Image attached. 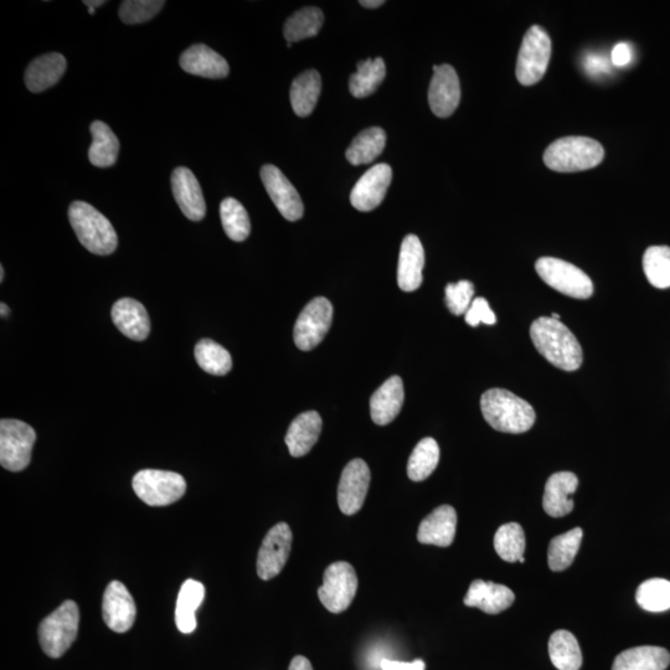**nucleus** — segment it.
<instances>
[{
    "instance_id": "obj_1",
    "label": "nucleus",
    "mask_w": 670,
    "mask_h": 670,
    "mask_svg": "<svg viewBox=\"0 0 670 670\" xmlns=\"http://www.w3.org/2000/svg\"><path fill=\"white\" fill-rule=\"evenodd\" d=\"M534 347L554 367L575 371L582 364L579 340L565 324L551 317H540L530 327Z\"/></svg>"
},
{
    "instance_id": "obj_2",
    "label": "nucleus",
    "mask_w": 670,
    "mask_h": 670,
    "mask_svg": "<svg viewBox=\"0 0 670 670\" xmlns=\"http://www.w3.org/2000/svg\"><path fill=\"white\" fill-rule=\"evenodd\" d=\"M484 420L505 434H524L535 424L536 415L529 402L504 389H491L481 398Z\"/></svg>"
},
{
    "instance_id": "obj_3",
    "label": "nucleus",
    "mask_w": 670,
    "mask_h": 670,
    "mask_svg": "<svg viewBox=\"0 0 670 670\" xmlns=\"http://www.w3.org/2000/svg\"><path fill=\"white\" fill-rule=\"evenodd\" d=\"M69 220L77 239L91 254L107 256L116 251L115 228L94 206L85 201H74L69 208Z\"/></svg>"
},
{
    "instance_id": "obj_4",
    "label": "nucleus",
    "mask_w": 670,
    "mask_h": 670,
    "mask_svg": "<svg viewBox=\"0 0 670 670\" xmlns=\"http://www.w3.org/2000/svg\"><path fill=\"white\" fill-rule=\"evenodd\" d=\"M605 151L595 139L565 137L551 143L544 153L546 167L559 173L582 172L599 166Z\"/></svg>"
},
{
    "instance_id": "obj_5",
    "label": "nucleus",
    "mask_w": 670,
    "mask_h": 670,
    "mask_svg": "<svg viewBox=\"0 0 670 670\" xmlns=\"http://www.w3.org/2000/svg\"><path fill=\"white\" fill-rule=\"evenodd\" d=\"M80 611L74 601H65L39 626L41 649L50 658L63 657L79 633Z\"/></svg>"
},
{
    "instance_id": "obj_6",
    "label": "nucleus",
    "mask_w": 670,
    "mask_h": 670,
    "mask_svg": "<svg viewBox=\"0 0 670 670\" xmlns=\"http://www.w3.org/2000/svg\"><path fill=\"white\" fill-rule=\"evenodd\" d=\"M137 497L151 507H167L178 502L187 492V482L179 473L161 469H143L133 477Z\"/></svg>"
},
{
    "instance_id": "obj_7",
    "label": "nucleus",
    "mask_w": 670,
    "mask_h": 670,
    "mask_svg": "<svg viewBox=\"0 0 670 670\" xmlns=\"http://www.w3.org/2000/svg\"><path fill=\"white\" fill-rule=\"evenodd\" d=\"M36 432L23 421H0V465L10 472H22L32 461Z\"/></svg>"
},
{
    "instance_id": "obj_8",
    "label": "nucleus",
    "mask_w": 670,
    "mask_h": 670,
    "mask_svg": "<svg viewBox=\"0 0 670 670\" xmlns=\"http://www.w3.org/2000/svg\"><path fill=\"white\" fill-rule=\"evenodd\" d=\"M535 270L541 280L565 296L587 300L594 295V283L579 267L554 257L536 261Z\"/></svg>"
},
{
    "instance_id": "obj_9",
    "label": "nucleus",
    "mask_w": 670,
    "mask_h": 670,
    "mask_svg": "<svg viewBox=\"0 0 670 670\" xmlns=\"http://www.w3.org/2000/svg\"><path fill=\"white\" fill-rule=\"evenodd\" d=\"M551 56V40L539 25H533L524 35L517 61V79L524 86L538 84L543 79Z\"/></svg>"
},
{
    "instance_id": "obj_10",
    "label": "nucleus",
    "mask_w": 670,
    "mask_h": 670,
    "mask_svg": "<svg viewBox=\"0 0 670 670\" xmlns=\"http://www.w3.org/2000/svg\"><path fill=\"white\" fill-rule=\"evenodd\" d=\"M358 590V576L352 565L338 561L324 571L318 597L329 612L340 613L352 605Z\"/></svg>"
},
{
    "instance_id": "obj_11",
    "label": "nucleus",
    "mask_w": 670,
    "mask_h": 670,
    "mask_svg": "<svg viewBox=\"0 0 670 670\" xmlns=\"http://www.w3.org/2000/svg\"><path fill=\"white\" fill-rule=\"evenodd\" d=\"M333 322L332 303L324 297L314 298L298 317L293 339L298 349L309 352L326 338Z\"/></svg>"
},
{
    "instance_id": "obj_12",
    "label": "nucleus",
    "mask_w": 670,
    "mask_h": 670,
    "mask_svg": "<svg viewBox=\"0 0 670 670\" xmlns=\"http://www.w3.org/2000/svg\"><path fill=\"white\" fill-rule=\"evenodd\" d=\"M293 535L286 523H278L270 529L257 556V575L262 580H271L280 575L290 558Z\"/></svg>"
},
{
    "instance_id": "obj_13",
    "label": "nucleus",
    "mask_w": 670,
    "mask_h": 670,
    "mask_svg": "<svg viewBox=\"0 0 670 670\" xmlns=\"http://www.w3.org/2000/svg\"><path fill=\"white\" fill-rule=\"evenodd\" d=\"M370 469L363 460H353L343 469L338 486V504L345 515L363 508L370 486Z\"/></svg>"
},
{
    "instance_id": "obj_14",
    "label": "nucleus",
    "mask_w": 670,
    "mask_h": 670,
    "mask_svg": "<svg viewBox=\"0 0 670 670\" xmlns=\"http://www.w3.org/2000/svg\"><path fill=\"white\" fill-rule=\"evenodd\" d=\"M261 179L283 218L288 221L300 220L304 213L302 199L286 175L272 164H267L261 169Z\"/></svg>"
},
{
    "instance_id": "obj_15",
    "label": "nucleus",
    "mask_w": 670,
    "mask_h": 670,
    "mask_svg": "<svg viewBox=\"0 0 670 670\" xmlns=\"http://www.w3.org/2000/svg\"><path fill=\"white\" fill-rule=\"evenodd\" d=\"M137 608L127 587L120 581H112L103 595L102 617L110 630L126 633L136 621Z\"/></svg>"
},
{
    "instance_id": "obj_16",
    "label": "nucleus",
    "mask_w": 670,
    "mask_h": 670,
    "mask_svg": "<svg viewBox=\"0 0 670 670\" xmlns=\"http://www.w3.org/2000/svg\"><path fill=\"white\" fill-rule=\"evenodd\" d=\"M391 180H393V169L389 164H376L370 168L354 185L350 194L354 208L364 213L378 208L386 197Z\"/></svg>"
},
{
    "instance_id": "obj_17",
    "label": "nucleus",
    "mask_w": 670,
    "mask_h": 670,
    "mask_svg": "<svg viewBox=\"0 0 670 670\" xmlns=\"http://www.w3.org/2000/svg\"><path fill=\"white\" fill-rule=\"evenodd\" d=\"M429 102L431 111L440 118H447L457 110L461 100L460 80L451 65L434 66Z\"/></svg>"
},
{
    "instance_id": "obj_18",
    "label": "nucleus",
    "mask_w": 670,
    "mask_h": 670,
    "mask_svg": "<svg viewBox=\"0 0 670 670\" xmlns=\"http://www.w3.org/2000/svg\"><path fill=\"white\" fill-rule=\"evenodd\" d=\"M172 190L180 210L189 220L200 221L205 218L203 190L192 170L185 167L175 169L172 174Z\"/></svg>"
},
{
    "instance_id": "obj_19",
    "label": "nucleus",
    "mask_w": 670,
    "mask_h": 670,
    "mask_svg": "<svg viewBox=\"0 0 670 670\" xmlns=\"http://www.w3.org/2000/svg\"><path fill=\"white\" fill-rule=\"evenodd\" d=\"M424 267V246L416 235H407L401 244L398 266V283L402 291L419 290L424 281Z\"/></svg>"
},
{
    "instance_id": "obj_20",
    "label": "nucleus",
    "mask_w": 670,
    "mask_h": 670,
    "mask_svg": "<svg viewBox=\"0 0 670 670\" xmlns=\"http://www.w3.org/2000/svg\"><path fill=\"white\" fill-rule=\"evenodd\" d=\"M457 513L451 505H441L422 520L417 533V540L421 544L441 546L447 548L453 543L456 536Z\"/></svg>"
},
{
    "instance_id": "obj_21",
    "label": "nucleus",
    "mask_w": 670,
    "mask_h": 670,
    "mask_svg": "<svg viewBox=\"0 0 670 670\" xmlns=\"http://www.w3.org/2000/svg\"><path fill=\"white\" fill-rule=\"evenodd\" d=\"M404 400V383H402L400 376H391L371 396V420L379 426L389 425L400 414Z\"/></svg>"
},
{
    "instance_id": "obj_22",
    "label": "nucleus",
    "mask_w": 670,
    "mask_h": 670,
    "mask_svg": "<svg viewBox=\"0 0 670 670\" xmlns=\"http://www.w3.org/2000/svg\"><path fill=\"white\" fill-rule=\"evenodd\" d=\"M112 321L118 331L127 338L142 342L151 332V321L147 309L133 298H122L112 307Z\"/></svg>"
},
{
    "instance_id": "obj_23",
    "label": "nucleus",
    "mask_w": 670,
    "mask_h": 670,
    "mask_svg": "<svg viewBox=\"0 0 670 670\" xmlns=\"http://www.w3.org/2000/svg\"><path fill=\"white\" fill-rule=\"evenodd\" d=\"M579 486V479L571 472L554 473L545 486L543 508L553 518L565 517L574 509L571 496Z\"/></svg>"
},
{
    "instance_id": "obj_24",
    "label": "nucleus",
    "mask_w": 670,
    "mask_h": 670,
    "mask_svg": "<svg viewBox=\"0 0 670 670\" xmlns=\"http://www.w3.org/2000/svg\"><path fill=\"white\" fill-rule=\"evenodd\" d=\"M515 595L509 587L494 582L474 580L465 597V605L477 607L488 615H498L513 605Z\"/></svg>"
},
{
    "instance_id": "obj_25",
    "label": "nucleus",
    "mask_w": 670,
    "mask_h": 670,
    "mask_svg": "<svg viewBox=\"0 0 670 670\" xmlns=\"http://www.w3.org/2000/svg\"><path fill=\"white\" fill-rule=\"evenodd\" d=\"M180 67L190 75L205 79H224L230 71L228 61L203 44L184 51L180 56Z\"/></svg>"
},
{
    "instance_id": "obj_26",
    "label": "nucleus",
    "mask_w": 670,
    "mask_h": 670,
    "mask_svg": "<svg viewBox=\"0 0 670 670\" xmlns=\"http://www.w3.org/2000/svg\"><path fill=\"white\" fill-rule=\"evenodd\" d=\"M322 427V417L317 411H307L298 415L286 435V445L291 456H306L321 436Z\"/></svg>"
},
{
    "instance_id": "obj_27",
    "label": "nucleus",
    "mask_w": 670,
    "mask_h": 670,
    "mask_svg": "<svg viewBox=\"0 0 670 670\" xmlns=\"http://www.w3.org/2000/svg\"><path fill=\"white\" fill-rule=\"evenodd\" d=\"M67 63L64 55L50 53L35 59L25 71V85L28 90L39 94L58 84L64 76Z\"/></svg>"
},
{
    "instance_id": "obj_28",
    "label": "nucleus",
    "mask_w": 670,
    "mask_h": 670,
    "mask_svg": "<svg viewBox=\"0 0 670 670\" xmlns=\"http://www.w3.org/2000/svg\"><path fill=\"white\" fill-rule=\"evenodd\" d=\"M670 663L667 649L641 646L618 654L612 670H666Z\"/></svg>"
},
{
    "instance_id": "obj_29",
    "label": "nucleus",
    "mask_w": 670,
    "mask_h": 670,
    "mask_svg": "<svg viewBox=\"0 0 670 670\" xmlns=\"http://www.w3.org/2000/svg\"><path fill=\"white\" fill-rule=\"evenodd\" d=\"M205 587L201 582L188 579L180 587L177 607H175V623L178 630L184 635L197 630V617L195 612L204 601Z\"/></svg>"
},
{
    "instance_id": "obj_30",
    "label": "nucleus",
    "mask_w": 670,
    "mask_h": 670,
    "mask_svg": "<svg viewBox=\"0 0 670 670\" xmlns=\"http://www.w3.org/2000/svg\"><path fill=\"white\" fill-rule=\"evenodd\" d=\"M321 90V75L316 70L304 71L292 82L291 103L297 116L307 117L311 115L317 106Z\"/></svg>"
},
{
    "instance_id": "obj_31",
    "label": "nucleus",
    "mask_w": 670,
    "mask_h": 670,
    "mask_svg": "<svg viewBox=\"0 0 670 670\" xmlns=\"http://www.w3.org/2000/svg\"><path fill=\"white\" fill-rule=\"evenodd\" d=\"M92 134L89 159L92 166L99 168L112 167L120 152V141L110 127L101 121H95L90 128Z\"/></svg>"
},
{
    "instance_id": "obj_32",
    "label": "nucleus",
    "mask_w": 670,
    "mask_h": 670,
    "mask_svg": "<svg viewBox=\"0 0 670 670\" xmlns=\"http://www.w3.org/2000/svg\"><path fill=\"white\" fill-rule=\"evenodd\" d=\"M386 133L383 128L373 127L358 134L347 149V159L353 166L373 163L383 153Z\"/></svg>"
},
{
    "instance_id": "obj_33",
    "label": "nucleus",
    "mask_w": 670,
    "mask_h": 670,
    "mask_svg": "<svg viewBox=\"0 0 670 670\" xmlns=\"http://www.w3.org/2000/svg\"><path fill=\"white\" fill-rule=\"evenodd\" d=\"M549 656L559 670H579L582 666L579 642L568 631H556L551 635Z\"/></svg>"
},
{
    "instance_id": "obj_34",
    "label": "nucleus",
    "mask_w": 670,
    "mask_h": 670,
    "mask_svg": "<svg viewBox=\"0 0 670 670\" xmlns=\"http://www.w3.org/2000/svg\"><path fill=\"white\" fill-rule=\"evenodd\" d=\"M386 76V66L381 58L369 59L358 64V71L350 77V94L357 99H364L373 95L383 84Z\"/></svg>"
},
{
    "instance_id": "obj_35",
    "label": "nucleus",
    "mask_w": 670,
    "mask_h": 670,
    "mask_svg": "<svg viewBox=\"0 0 670 670\" xmlns=\"http://www.w3.org/2000/svg\"><path fill=\"white\" fill-rule=\"evenodd\" d=\"M440 462V447L434 438L427 437L417 443L407 463V476L414 482L429 478Z\"/></svg>"
},
{
    "instance_id": "obj_36",
    "label": "nucleus",
    "mask_w": 670,
    "mask_h": 670,
    "mask_svg": "<svg viewBox=\"0 0 670 670\" xmlns=\"http://www.w3.org/2000/svg\"><path fill=\"white\" fill-rule=\"evenodd\" d=\"M323 23L324 15L321 9L303 8L287 19L283 33L288 43H297V41L316 36L322 29Z\"/></svg>"
},
{
    "instance_id": "obj_37",
    "label": "nucleus",
    "mask_w": 670,
    "mask_h": 670,
    "mask_svg": "<svg viewBox=\"0 0 670 670\" xmlns=\"http://www.w3.org/2000/svg\"><path fill=\"white\" fill-rule=\"evenodd\" d=\"M582 536V529L575 528L550 541L548 563L551 570L564 571L569 568L580 549Z\"/></svg>"
},
{
    "instance_id": "obj_38",
    "label": "nucleus",
    "mask_w": 670,
    "mask_h": 670,
    "mask_svg": "<svg viewBox=\"0 0 670 670\" xmlns=\"http://www.w3.org/2000/svg\"><path fill=\"white\" fill-rule=\"evenodd\" d=\"M195 359L199 367L211 375L223 376L233 368L228 350L211 339L200 340L195 347Z\"/></svg>"
},
{
    "instance_id": "obj_39",
    "label": "nucleus",
    "mask_w": 670,
    "mask_h": 670,
    "mask_svg": "<svg viewBox=\"0 0 670 670\" xmlns=\"http://www.w3.org/2000/svg\"><path fill=\"white\" fill-rule=\"evenodd\" d=\"M220 218L226 235L231 240L242 242L247 239L251 231L249 214L244 205L234 198H226L220 205Z\"/></svg>"
},
{
    "instance_id": "obj_40",
    "label": "nucleus",
    "mask_w": 670,
    "mask_h": 670,
    "mask_svg": "<svg viewBox=\"0 0 670 670\" xmlns=\"http://www.w3.org/2000/svg\"><path fill=\"white\" fill-rule=\"evenodd\" d=\"M525 543L524 530L518 523L504 524L494 535V549L507 563H518L524 558Z\"/></svg>"
},
{
    "instance_id": "obj_41",
    "label": "nucleus",
    "mask_w": 670,
    "mask_h": 670,
    "mask_svg": "<svg viewBox=\"0 0 670 670\" xmlns=\"http://www.w3.org/2000/svg\"><path fill=\"white\" fill-rule=\"evenodd\" d=\"M643 270L653 287L666 290L670 287V247L652 246L644 252Z\"/></svg>"
},
{
    "instance_id": "obj_42",
    "label": "nucleus",
    "mask_w": 670,
    "mask_h": 670,
    "mask_svg": "<svg viewBox=\"0 0 670 670\" xmlns=\"http://www.w3.org/2000/svg\"><path fill=\"white\" fill-rule=\"evenodd\" d=\"M636 600L638 605L648 612L670 610V581L651 579L638 587Z\"/></svg>"
},
{
    "instance_id": "obj_43",
    "label": "nucleus",
    "mask_w": 670,
    "mask_h": 670,
    "mask_svg": "<svg viewBox=\"0 0 670 670\" xmlns=\"http://www.w3.org/2000/svg\"><path fill=\"white\" fill-rule=\"evenodd\" d=\"M163 0H126L121 3L120 18L126 24H141L153 19L161 12Z\"/></svg>"
},
{
    "instance_id": "obj_44",
    "label": "nucleus",
    "mask_w": 670,
    "mask_h": 670,
    "mask_svg": "<svg viewBox=\"0 0 670 670\" xmlns=\"http://www.w3.org/2000/svg\"><path fill=\"white\" fill-rule=\"evenodd\" d=\"M446 306L448 311L455 316H462L466 314L468 308L471 307L474 296V286L472 282L460 281L457 283H450L446 287Z\"/></svg>"
},
{
    "instance_id": "obj_45",
    "label": "nucleus",
    "mask_w": 670,
    "mask_h": 670,
    "mask_svg": "<svg viewBox=\"0 0 670 670\" xmlns=\"http://www.w3.org/2000/svg\"><path fill=\"white\" fill-rule=\"evenodd\" d=\"M465 319L467 324L471 327H478L481 323L493 326V324H496L497 322L496 314H494L491 307H489L486 298L482 297L473 300L471 307L468 308V311L465 314Z\"/></svg>"
},
{
    "instance_id": "obj_46",
    "label": "nucleus",
    "mask_w": 670,
    "mask_h": 670,
    "mask_svg": "<svg viewBox=\"0 0 670 670\" xmlns=\"http://www.w3.org/2000/svg\"><path fill=\"white\" fill-rule=\"evenodd\" d=\"M584 69L590 76H602L610 72V61L600 54H589L584 59Z\"/></svg>"
},
{
    "instance_id": "obj_47",
    "label": "nucleus",
    "mask_w": 670,
    "mask_h": 670,
    "mask_svg": "<svg viewBox=\"0 0 670 670\" xmlns=\"http://www.w3.org/2000/svg\"><path fill=\"white\" fill-rule=\"evenodd\" d=\"M633 60V50L630 44L620 43L612 49L611 63L617 67L630 65Z\"/></svg>"
},
{
    "instance_id": "obj_48",
    "label": "nucleus",
    "mask_w": 670,
    "mask_h": 670,
    "mask_svg": "<svg viewBox=\"0 0 670 670\" xmlns=\"http://www.w3.org/2000/svg\"><path fill=\"white\" fill-rule=\"evenodd\" d=\"M425 662L421 659H416L414 662H398L384 659L381 662V669L383 670H425Z\"/></svg>"
},
{
    "instance_id": "obj_49",
    "label": "nucleus",
    "mask_w": 670,
    "mask_h": 670,
    "mask_svg": "<svg viewBox=\"0 0 670 670\" xmlns=\"http://www.w3.org/2000/svg\"><path fill=\"white\" fill-rule=\"evenodd\" d=\"M288 670H313L311 662L306 657L297 656L292 659Z\"/></svg>"
},
{
    "instance_id": "obj_50",
    "label": "nucleus",
    "mask_w": 670,
    "mask_h": 670,
    "mask_svg": "<svg viewBox=\"0 0 670 670\" xmlns=\"http://www.w3.org/2000/svg\"><path fill=\"white\" fill-rule=\"evenodd\" d=\"M84 4L86 5L87 9H89V13L91 15H94L95 12H96V9L102 7V5L106 4V2H103V0H99V2H97V0H96V2H95V0H86V2H84Z\"/></svg>"
},
{
    "instance_id": "obj_51",
    "label": "nucleus",
    "mask_w": 670,
    "mask_h": 670,
    "mask_svg": "<svg viewBox=\"0 0 670 670\" xmlns=\"http://www.w3.org/2000/svg\"><path fill=\"white\" fill-rule=\"evenodd\" d=\"M360 4L363 5L364 8L368 9H374V8H379L381 5L385 4L383 0H363V2H360Z\"/></svg>"
},
{
    "instance_id": "obj_52",
    "label": "nucleus",
    "mask_w": 670,
    "mask_h": 670,
    "mask_svg": "<svg viewBox=\"0 0 670 670\" xmlns=\"http://www.w3.org/2000/svg\"><path fill=\"white\" fill-rule=\"evenodd\" d=\"M9 313H10V309L7 306V304H5V303L0 304V314H2V317L7 318L9 316Z\"/></svg>"
},
{
    "instance_id": "obj_53",
    "label": "nucleus",
    "mask_w": 670,
    "mask_h": 670,
    "mask_svg": "<svg viewBox=\"0 0 670 670\" xmlns=\"http://www.w3.org/2000/svg\"><path fill=\"white\" fill-rule=\"evenodd\" d=\"M4 281V267H0V282Z\"/></svg>"
},
{
    "instance_id": "obj_54",
    "label": "nucleus",
    "mask_w": 670,
    "mask_h": 670,
    "mask_svg": "<svg viewBox=\"0 0 670 670\" xmlns=\"http://www.w3.org/2000/svg\"><path fill=\"white\" fill-rule=\"evenodd\" d=\"M551 318L556 319V321H560V316H559L558 313H553V314H551Z\"/></svg>"
}]
</instances>
